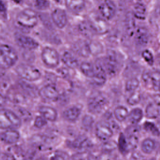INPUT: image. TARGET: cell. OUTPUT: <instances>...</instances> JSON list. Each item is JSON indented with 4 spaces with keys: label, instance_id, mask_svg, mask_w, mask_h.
Wrapping results in <instances>:
<instances>
[{
    "label": "cell",
    "instance_id": "6da1fadb",
    "mask_svg": "<svg viewBox=\"0 0 160 160\" xmlns=\"http://www.w3.org/2000/svg\"><path fill=\"white\" fill-rule=\"evenodd\" d=\"M22 125L20 118L9 110L2 109L0 112V126L2 129L17 128Z\"/></svg>",
    "mask_w": 160,
    "mask_h": 160
},
{
    "label": "cell",
    "instance_id": "7a4b0ae2",
    "mask_svg": "<svg viewBox=\"0 0 160 160\" xmlns=\"http://www.w3.org/2000/svg\"><path fill=\"white\" fill-rule=\"evenodd\" d=\"M18 56L15 50L8 45L3 44L0 48V65L2 69H8L17 62Z\"/></svg>",
    "mask_w": 160,
    "mask_h": 160
},
{
    "label": "cell",
    "instance_id": "3957f363",
    "mask_svg": "<svg viewBox=\"0 0 160 160\" xmlns=\"http://www.w3.org/2000/svg\"><path fill=\"white\" fill-rule=\"evenodd\" d=\"M16 71L23 79L33 82L39 79L41 73L36 68L27 64H20L16 67Z\"/></svg>",
    "mask_w": 160,
    "mask_h": 160
},
{
    "label": "cell",
    "instance_id": "277c9868",
    "mask_svg": "<svg viewBox=\"0 0 160 160\" xmlns=\"http://www.w3.org/2000/svg\"><path fill=\"white\" fill-rule=\"evenodd\" d=\"M108 103V99L104 95L98 92L95 93L88 99V110L93 114L100 113L105 109Z\"/></svg>",
    "mask_w": 160,
    "mask_h": 160
},
{
    "label": "cell",
    "instance_id": "5b68a950",
    "mask_svg": "<svg viewBox=\"0 0 160 160\" xmlns=\"http://www.w3.org/2000/svg\"><path fill=\"white\" fill-rule=\"evenodd\" d=\"M106 73L110 76H115L120 69V63L117 53L113 51H110L102 62Z\"/></svg>",
    "mask_w": 160,
    "mask_h": 160
},
{
    "label": "cell",
    "instance_id": "8992f818",
    "mask_svg": "<svg viewBox=\"0 0 160 160\" xmlns=\"http://www.w3.org/2000/svg\"><path fill=\"white\" fill-rule=\"evenodd\" d=\"M18 24L25 28H32L38 23L36 13L31 9H25L19 13L17 17Z\"/></svg>",
    "mask_w": 160,
    "mask_h": 160
},
{
    "label": "cell",
    "instance_id": "52a82bcc",
    "mask_svg": "<svg viewBox=\"0 0 160 160\" xmlns=\"http://www.w3.org/2000/svg\"><path fill=\"white\" fill-rule=\"evenodd\" d=\"M41 59L47 67L51 68L56 67L60 62L59 53L54 49L46 47L41 52Z\"/></svg>",
    "mask_w": 160,
    "mask_h": 160
},
{
    "label": "cell",
    "instance_id": "ba28073f",
    "mask_svg": "<svg viewBox=\"0 0 160 160\" xmlns=\"http://www.w3.org/2000/svg\"><path fill=\"white\" fill-rule=\"evenodd\" d=\"M95 132L98 139L103 142L110 140L114 134L112 128L108 122L105 121H100L97 123Z\"/></svg>",
    "mask_w": 160,
    "mask_h": 160
},
{
    "label": "cell",
    "instance_id": "9c48e42d",
    "mask_svg": "<svg viewBox=\"0 0 160 160\" xmlns=\"http://www.w3.org/2000/svg\"><path fill=\"white\" fill-rule=\"evenodd\" d=\"M143 82L148 88L155 91L160 90V71L158 70L145 72L142 75Z\"/></svg>",
    "mask_w": 160,
    "mask_h": 160
},
{
    "label": "cell",
    "instance_id": "30bf717a",
    "mask_svg": "<svg viewBox=\"0 0 160 160\" xmlns=\"http://www.w3.org/2000/svg\"><path fill=\"white\" fill-rule=\"evenodd\" d=\"M39 96L46 101L54 102L59 98L60 94L55 84H48L39 90Z\"/></svg>",
    "mask_w": 160,
    "mask_h": 160
},
{
    "label": "cell",
    "instance_id": "8fae6325",
    "mask_svg": "<svg viewBox=\"0 0 160 160\" xmlns=\"http://www.w3.org/2000/svg\"><path fill=\"white\" fill-rule=\"evenodd\" d=\"M140 129L137 125H132L126 131V136L129 149L134 150L139 143Z\"/></svg>",
    "mask_w": 160,
    "mask_h": 160
},
{
    "label": "cell",
    "instance_id": "7c38bea8",
    "mask_svg": "<svg viewBox=\"0 0 160 160\" xmlns=\"http://www.w3.org/2000/svg\"><path fill=\"white\" fill-rule=\"evenodd\" d=\"M15 40L19 47L26 50H33L39 47L38 43L34 38L21 34H17Z\"/></svg>",
    "mask_w": 160,
    "mask_h": 160
},
{
    "label": "cell",
    "instance_id": "4fadbf2b",
    "mask_svg": "<svg viewBox=\"0 0 160 160\" xmlns=\"http://www.w3.org/2000/svg\"><path fill=\"white\" fill-rule=\"evenodd\" d=\"M68 145L71 148L79 150V152H87V149L91 147V145L86 136L80 135L74 140L70 141Z\"/></svg>",
    "mask_w": 160,
    "mask_h": 160
},
{
    "label": "cell",
    "instance_id": "5bb4252c",
    "mask_svg": "<svg viewBox=\"0 0 160 160\" xmlns=\"http://www.w3.org/2000/svg\"><path fill=\"white\" fill-rule=\"evenodd\" d=\"M95 74L92 78L93 83L98 86L103 85L107 80L106 71L102 63L97 62L95 65Z\"/></svg>",
    "mask_w": 160,
    "mask_h": 160
},
{
    "label": "cell",
    "instance_id": "9a60e30c",
    "mask_svg": "<svg viewBox=\"0 0 160 160\" xmlns=\"http://www.w3.org/2000/svg\"><path fill=\"white\" fill-rule=\"evenodd\" d=\"M99 10L104 19L111 20L115 15L116 7L111 0H105L100 6Z\"/></svg>",
    "mask_w": 160,
    "mask_h": 160
},
{
    "label": "cell",
    "instance_id": "2e32d148",
    "mask_svg": "<svg viewBox=\"0 0 160 160\" xmlns=\"http://www.w3.org/2000/svg\"><path fill=\"white\" fill-rule=\"evenodd\" d=\"M20 137L19 132L14 128L4 130L1 133V141L8 145L17 143L19 140Z\"/></svg>",
    "mask_w": 160,
    "mask_h": 160
},
{
    "label": "cell",
    "instance_id": "e0dca14e",
    "mask_svg": "<svg viewBox=\"0 0 160 160\" xmlns=\"http://www.w3.org/2000/svg\"><path fill=\"white\" fill-rule=\"evenodd\" d=\"M72 49L76 54L83 58H88L91 54L90 44L85 40H78L74 43Z\"/></svg>",
    "mask_w": 160,
    "mask_h": 160
},
{
    "label": "cell",
    "instance_id": "ac0fdd59",
    "mask_svg": "<svg viewBox=\"0 0 160 160\" xmlns=\"http://www.w3.org/2000/svg\"><path fill=\"white\" fill-rule=\"evenodd\" d=\"M52 18L55 25L58 28L62 29L67 23V16L64 9L56 8L52 13Z\"/></svg>",
    "mask_w": 160,
    "mask_h": 160
},
{
    "label": "cell",
    "instance_id": "d6986e66",
    "mask_svg": "<svg viewBox=\"0 0 160 160\" xmlns=\"http://www.w3.org/2000/svg\"><path fill=\"white\" fill-rule=\"evenodd\" d=\"M134 40L137 47L143 48L148 42V32L144 27H139L134 34Z\"/></svg>",
    "mask_w": 160,
    "mask_h": 160
},
{
    "label": "cell",
    "instance_id": "ffe728a7",
    "mask_svg": "<svg viewBox=\"0 0 160 160\" xmlns=\"http://www.w3.org/2000/svg\"><path fill=\"white\" fill-rule=\"evenodd\" d=\"M90 23L94 32L96 33L103 34L109 31V24L104 19L95 18L92 21H90Z\"/></svg>",
    "mask_w": 160,
    "mask_h": 160
},
{
    "label": "cell",
    "instance_id": "44dd1931",
    "mask_svg": "<svg viewBox=\"0 0 160 160\" xmlns=\"http://www.w3.org/2000/svg\"><path fill=\"white\" fill-rule=\"evenodd\" d=\"M41 116L48 121L54 122L57 119V112L55 109L48 106H41L39 109Z\"/></svg>",
    "mask_w": 160,
    "mask_h": 160
},
{
    "label": "cell",
    "instance_id": "7402d4cb",
    "mask_svg": "<svg viewBox=\"0 0 160 160\" xmlns=\"http://www.w3.org/2000/svg\"><path fill=\"white\" fill-rule=\"evenodd\" d=\"M67 8L73 13H80L85 7V0H65Z\"/></svg>",
    "mask_w": 160,
    "mask_h": 160
},
{
    "label": "cell",
    "instance_id": "603a6c76",
    "mask_svg": "<svg viewBox=\"0 0 160 160\" xmlns=\"http://www.w3.org/2000/svg\"><path fill=\"white\" fill-rule=\"evenodd\" d=\"M81 113V110L77 106H72L65 110L63 113L64 118L69 122L77 121Z\"/></svg>",
    "mask_w": 160,
    "mask_h": 160
},
{
    "label": "cell",
    "instance_id": "cb8c5ba5",
    "mask_svg": "<svg viewBox=\"0 0 160 160\" xmlns=\"http://www.w3.org/2000/svg\"><path fill=\"white\" fill-rule=\"evenodd\" d=\"M62 60L67 67L71 69H75L79 66L78 61L76 57L69 52H64Z\"/></svg>",
    "mask_w": 160,
    "mask_h": 160
},
{
    "label": "cell",
    "instance_id": "d4e9b609",
    "mask_svg": "<svg viewBox=\"0 0 160 160\" xmlns=\"http://www.w3.org/2000/svg\"><path fill=\"white\" fill-rule=\"evenodd\" d=\"M134 18L133 14L131 13L127 14L126 18V32L130 37L134 35L136 30Z\"/></svg>",
    "mask_w": 160,
    "mask_h": 160
},
{
    "label": "cell",
    "instance_id": "484cf974",
    "mask_svg": "<svg viewBox=\"0 0 160 160\" xmlns=\"http://www.w3.org/2000/svg\"><path fill=\"white\" fill-rule=\"evenodd\" d=\"M143 112L142 109L139 108L132 109L129 113V121L132 125H137L142 119Z\"/></svg>",
    "mask_w": 160,
    "mask_h": 160
},
{
    "label": "cell",
    "instance_id": "4316f807",
    "mask_svg": "<svg viewBox=\"0 0 160 160\" xmlns=\"http://www.w3.org/2000/svg\"><path fill=\"white\" fill-rule=\"evenodd\" d=\"M8 99L16 103H21L25 100V97L23 93L15 89H11L8 92Z\"/></svg>",
    "mask_w": 160,
    "mask_h": 160
},
{
    "label": "cell",
    "instance_id": "83f0119b",
    "mask_svg": "<svg viewBox=\"0 0 160 160\" xmlns=\"http://www.w3.org/2000/svg\"><path fill=\"white\" fill-rule=\"evenodd\" d=\"M146 8L142 3L137 2L133 7V14L134 18L140 20H144L146 17Z\"/></svg>",
    "mask_w": 160,
    "mask_h": 160
},
{
    "label": "cell",
    "instance_id": "f1b7e54d",
    "mask_svg": "<svg viewBox=\"0 0 160 160\" xmlns=\"http://www.w3.org/2000/svg\"><path fill=\"white\" fill-rule=\"evenodd\" d=\"M160 106L155 103H151L147 106L146 109V116L150 119H156L160 114Z\"/></svg>",
    "mask_w": 160,
    "mask_h": 160
},
{
    "label": "cell",
    "instance_id": "f546056e",
    "mask_svg": "<svg viewBox=\"0 0 160 160\" xmlns=\"http://www.w3.org/2000/svg\"><path fill=\"white\" fill-rule=\"evenodd\" d=\"M21 88L27 95L32 97H36L39 95V91L37 88L34 85L25 82H21L19 83Z\"/></svg>",
    "mask_w": 160,
    "mask_h": 160
},
{
    "label": "cell",
    "instance_id": "4dcf8cb0",
    "mask_svg": "<svg viewBox=\"0 0 160 160\" xmlns=\"http://www.w3.org/2000/svg\"><path fill=\"white\" fill-rule=\"evenodd\" d=\"M155 148L156 143L153 139L147 138L142 142L141 149L145 154H151L155 150Z\"/></svg>",
    "mask_w": 160,
    "mask_h": 160
},
{
    "label": "cell",
    "instance_id": "1f68e13d",
    "mask_svg": "<svg viewBox=\"0 0 160 160\" xmlns=\"http://www.w3.org/2000/svg\"><path fill=\"white\" fill-rule=\"evenodd\" d=\"M129 112L128 109L124 106H119L116 108L114 112L115 118L119 122H123L128 118Z\"/></svg>",
    "mask_w": 160,
    "mask_h": 160
},
{
    "label": "cell",
    "instance_id": "d6a6232c",
    "mask_svg": "<svg viewBox=\"0 0 160 160\" xmlns=\"http://www.w3.org/2000/svg\"><path fill=\"white\" fill-rule=\"evenodd\" d=\"M81 71L83 74L92 79L94 77L95 74V66L89 62H84L81 64L80 66Z\"/></svg>",
    "mask_w": 160,
    "mask_h": 160
},
{
    "label": "cell",
    "instance_id": "836d02e7",
    "mask_svg": "<svg viewBox=\"0 0 160 160\" xmlns=\"http://www.w3.org/2000/svg\"><path fill=\"white\" fill-rule=\"evenodd\" d=\"M140 81L137 78H132L129 79L126 82L125 89L126 92L129 94L137 91L140 86Z\"/></svg>",
    "mask_w": 160,
    "mask_h": 160
},
{
    "label": "cell",
    "instance_id": "e575fe53",
    "mask_svg": "<svg viewBox=\"0 0 160 160\" xmlns=\"http://www.w3.org/2000/svg\"><path fill=\"white\" fill-rule=\"evenodd\" d=\"M80 32L86 37H90L95 33L90 22L84 21L79 26Z\"/></svg>",
    "mask_w": 160,
    "mask_h": 160
},
{
    "label": "cell",
    "instance_id": "d590c367",
    "mask_svg": "<svg viewBox=\"0 0 160 160\" xmlns=\"http://www.w3.org/2000/svg\"><path fill=\"white\" fill-rule=\"evenodd\" d=\"M118 148L120 152L123 155H126L128 153L129 148L128 144L126 138L123 133L119 135L118 139Z\"/></svg>",
    "mask_w": 160,
    "mask_h": 160
},
{
    "label": "cell",
    "instance_id": "8d00e7d4",
    "mask_svg": "<svg viewBox=\"0 0 160 160\" xmlns=\"http://www.w3.org/2000/svg\"><path fill=\"white\" fill-rule=\"evenodd\" d=\"M118 148V144L113 140H108L104 142L102 145L103 152L110 153Z\"/></svg>",
    "mask_w": 160,
    "mask_h": 160
},
{
    "label": "cell",
    "instance_id": "74e56055",
    "mask_svg": "<svg viewBox=\"0 0 160 160\" xmlns=\"http://www.w3.org/2000/svg\"><path fill=\"white\" fill-rule=\"evenodd\" d=\"M94 122L95 120L91 116L86 115L84 117L82 121L83 128L86 131H89L93 128Z\"/></svg>",
    "mask_w": 160,
    "mask_h": 160
},
{
    "label": "cell",
    "instance_id": "f35d334b",
    "mask_svg": "<svg viewBox=\"0 0 160 160\" xmlns=\"http://www.w3.org/2000/svg\"><path fill=\"white\" fill-rule=\"evenodd\" d=\"M141 100V94L137 90L129 95L127 99V102L131 105H135L140 102Z\"/></svg>",
    "mask_w": 160,
    "mask_h": 160
},
{
    "label": "cell",
    "instance_id": "ab89813d",
    "mask_svg": "<svg viewBox=\"0 0 160 160\" xmlns=\"http://www.w3.org/2000/svg\"><path fill=\"white\" fill-rule=\"evenodd\" d=\"M70 160H94L93 158L87 152H79L72 155Z\"/></svg>",
    "mask_w": 160,
    "mask_h": 160
},
{
    "label": "cell",
    "instance_id": "60d3db41",
    "mask_svg": "<svg viewBox=\"0 0 160 160\" xmlns=\"http://www.w3.org/2000/svg\"><path fill=\"white\" fill-rule=\"evenodd\" d=\"M145 130L152 135L158 136L160 134L159 131L155 124L151 122H147L144 125Z\"/></svg>",
    "mask_w": 160,
    "mask_h": 160
},
{
    "label": "cell",
    "instance_id": "b9f144b4",
    "mask_svg": "<svg viewBox=\"0 0 160 160\" xmlns=\"http://www.w3.org/2000/svg\"><path fill=\"white\" fill-rule=\"evenodd\" d=\"M142 56L146 62L150 66H152L154 62L153 53L148 50H145L142 52Z\"/></svg>",
    "mask_w": 160,
    "mask_h": 160
},
{
    "label": "cell",
    "instance_id": "7bdbcfd3",
    "mask_svg": "<svg viewBox=\"0 0 160 160\" xmlns=\"http://www.w3.org/2000/svg\"><path fill=\"white\" fill-rule=\"evenodd\" d=\"M68 155L65 152L57 151L54 152L51 158V160H70Z\"/></svg>",
    "mask_w": 160,
    "mask_h": 160
},
{
    "label": "cell",
    "instance_id": "ee69618b",
    "mask_svg": "<svg viewBox=\"0 0 160 160\" xmlns=\"http://www.w3.org/2000/svg\"><path fill=\"white\" fill-rule=\"evenodd\" d=\"M35 5L39 10H44L49 8L50 3L48 0H36Z\"/></svg>",
    "mask_w": 160,
    "mask_h": 160
},
{
    "label": "cell",
    "instance_id": "f6af8a7d",
    "mask_svg": "<svg viewBox=\"0 0 160 160\" xmlns=\"http://www.w3.org/2000/svg\"><path fill=\"white\" fill-rule=\"evenodd\" d=\"M48 120L42 116H37L35 119L34 126L37 128L40 129L45 127L47 124Z\"/></svg>",
    "mask_w": 160,
    "mask_h": 160
},
{
    "label": "cell",
    "instance_id": "bcb514c9",
    "mask_svg": "<svg viewBox=\"0 0 160 160\" xmlns=\"http://www.w3.org/2000/svg\"><path fill=\"white\" fill-rule=\"evenodd\" d=\"M129 160H145V157L140 151L134 150L131 155Z\"/></svg>",
    "mask_w": 160,
    "mask_h": 160
},
{
    "label": "cell",
    "instance_id": "7dc6e473",
    "mask_svg": "<svg viewBox=\"0 0 160 160\" xmlns=\"http://www.w3.org/2000/svg\"><path fill=\"white\" fill-rule=\"evenodd\" d=\"M0 160H17L16 157L11 152H2Z\"/></svg>",
    "mask_w": 160,
    "mask_h": 160
},
{
    "label": "cell",
    "instance_id": "c3c4849f",
    "mask_svg": "<svg viewBox=\"0 0 160 160\" xmlns=\"http://www.w3.org/2000/svg\"><path fill=\"white\" fill-rule=\"evenodd\" d=\"M98 160H115L110 153L103 152L98 157Z\"/></svg>",
    "mask_w": 160,
    "mask_h": 160
},
{
    "label": "cell",
    "instance_id": "681fc988",
    "mask_svg": "<svg viewBox=\"0 0 160 160\" xmlns=\"http://www.w3.org/2000/svg\"><path fill=\"white\" fill-rule=\"evenodd\" d=\"M20 114L25 119L31 118V113L27 112L26 110L21 109L19 110Z\"/></svg>",
    "mask_w": 160,
    "mask_h": 160
},
{
    "label": "cell",
    "instance_id": "f907efd6",
    "mask_svg": "<svg viewBox=\"0 0 160 160\" xmlns=\"http://www.w3.org/2000/svg\"><path fill=\"white\" fill-rule=\"evenodd\" d=\"M154 103H156L158 106H160V93L156 94L153 97Z\"/></svg>",
    "mask_w": 160,
    "mask_h": 160
},
{
    "label": "cell",
    "instance_id": "816d5d0a",
    "mask_svg": "<svg viewBox=\"0 0 160 160\" xmlns=\"http://www.w3.org/2000/svg\"><path fill=\"white\" fill-rule=\"evenodd\" d=\"M0 7H1V12H4L6 11V7L5 6L3 2V1L1 0V5H0Z\"/></svg>",
    "mask_w": 160,
    "mask_h": 160
},
{
    "label": "cell",
    "instance_id": "f5cc1de1",
    "mask_svg": "<svg viewBox=\"0 0 160 160\" xmlns=\"http://www.w3.org/2000/svg\"><path fill=\"white\" fill-rule=\"evenodd\" d=\"M12 1H13V2H15V3H16L19 4L22 2V0H12Z\"/></svg>",
    "mask_w": 160,
    "mask_h": 160
},
{
    "label": "cell",
    "instance_id": "db71d44e",
    "mask_svg": "<svg viewBox=\"0 0 160 160\" xmlns=\"http://www.w3.org/2000/svg\"><path fill=\"white\" fill-rule=\"evenodd\" d=\"M35 160H48L47 159L45 158H38L36 159Z\"/></svg>",
    "mask_w": 160,
    "mask_h": 160
},
{
    "label": "cell",
    "instance_id": "11a10c76",
    "mask_svg": "<svg viewBox=\"0 0 160 160\" xmlns=\"http://www.w3.org/2000/svg\"><path fill=\"white\" fill-rule=\"evenodd\" d=\"M158 59H159V62L160 63V54H159V55Z\"/></svg>",
    "mask_w": 160,
    "mask_h": 160
},
{
    "label": "cell",
    "instance_id": "9f6ffc18",
    "mask_svg": "<svg viewBox=\"0 0 160 160\" xmlns=\"http://www.w3.org/2000/svg\"><path fill=\"white\" fill-rule=\"evenodd\" d=\"M55 1L57 2H60V0H55Z\"/></svg>",
    "mask_w": 160,
    "mask_h": 160
},
{
    "label": "cell",
    "instance_id": "6f0895ef",
    "mask_svg": "<svg viewBox=\"0 0 160 160\" xmlns=\"http://www.w3.org/2000/svg\"><path fill=\"white\" fill-rule=\"evenodd\" d=\"M29 160L28 159H23V160Z\"/></svg>",
    "mask_w": 160,
    "mask_h": 160
},
{
    "label": "cell",
    "instance_id": "680465c9",
    "mask_svg": "<svg viewBox=\"0 0 160 160\" xmlns=\"http://www.w3.org/2000/svg\"><path fill=\"white\" fill-rule=\"evenodd\" d=\"M150 160H156L155 159H151Z\"/></svg>",
    "mask_w": 160,
    "mask_h": 160
}]
</instances>
